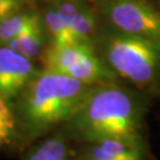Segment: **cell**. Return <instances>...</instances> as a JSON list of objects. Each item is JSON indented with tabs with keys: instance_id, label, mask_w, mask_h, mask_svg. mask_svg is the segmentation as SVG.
Returning a JSON list of instances; mask_svg holds the SVG:
<instances>
[{
	"instance_id": "6da1fadb",
	"label": "cell",
	"mask_w": 160,
	"mask_h": 160,
	"mask_svg": "<svg viewBox=\"0 0 160 160\" xmlns=\"http://www.w3.org/2000/svg\"><path fill=\"white\" fill-rule=\"evenodd\" d=\"M151 96L121 82L97 84L64 125L86 143L142 137Z\"/></svg>"
},
{
	"instance_id": "7a4b0ae2",
	"label": "cell",
	"mask_w": 160,
	"mask_h": 160,
	"mask_svg": "<svg viewBox=\"0 0 160 160\" xmlns=\"http://www.w3.org/2000/svg\"><path fill=\"white\" fill-rule=\"evenodd\" d=\"M94 87L68 75L40 70L16 98L17 135L24 142H31L65 125Z\"/></svg>"
},
{
	"instance_id": "3957f363",
	"label": "cell",
	"mask_w": 160,
	"mask_h": 160,
	"mask_svg": "<svg viewBox=\"0 0 160 160\" xmlns=\"http://www.w3.org/2000/svg\"><path fill=\"white\" fill-rule=\"evenodd\" d=\"M92 44L119 80L151 97L160 96V44L118 31L102 22Z\"/></svg>"
},
{
	"instance_id": "277c9868",
	"label": "cell",
	"mask_w": 160,
	"mask_h": 160,
	"mask_svg": "<svg viewBox=\"0 0 160 160\" xmlns=\"http://www.w3.org/2000/svg\"><path fill=\"white\" fill-rule=\"evenodd\" d=\"M42 62L44 70L68 75L92 86L121 82L98 56L92 43L50 45L43 52Z\"/></svg>"
},
{
	"instance_id": "5b68a950",
	"label": "cell",
	"mask_w": 160,
	"mask_h": 160,
	"mask_svg": "<svg viewBox=\"0 0 160 160\" xmlns=\"http://www.w3.org/2000/svg\"><path fill=\"white\" fill-rule=\"evenodd\" d=\"M103 24L125 33L160 44V8L149 0H98Z\"/></svg>"
},
{
	"instance_id": "8992f818",
	"label": "cell",
	"mask_w": 160,
	"mask_h": 160,
	"mask_svg": "<svg viewBox=\"0 0 160 160\" xmlns=\"http://www.w3.org/2000/svg\"><path fill=\"white\" fill-rule=\"evenodd\" d=\"M39 71L30 58L0 45V97L10 102L17 98Z\"/></svg>"
},
{
	"instance_id": "52a82bcc",
	"label": "cell",
	"mask_w": 160,
	"mask_h": 160,
	"mask_svg": "<svg viewBox=\"0 0 160 160\" xmlns=\"http://www.w3.org/2000/svg\"><path fill=\"white\" fill-rule=\"evenodd\" d=\"M87 145L83 160H152L143 137L107 139Z\"/></svg>"
},
{
	"instance_id": "ba28073f",
	"label": "cell",
	"mask_w": 160,
	"mask_h": 160,
	"mask_svg": "<svg viewBox=\"0 0 160 160\" xmlns=\"http://www.w3.org/2000/svg\"><path fill=\"white\" fill-rule=\"evenodd\" d=\"M43 43H44V31H43L42 18H39L25 32L16 37L14 39L10 40L6 46L31 59L40 53L43 49Z\"/></svg>"
},
{
	"instance_id": "9c48e42d",
	"label": "cell",
	"mask_w": 160,
	"mask_h": 160,
	"mask_svg": "<svg viewBox=\"0 0 160 160\" xmlns=\"http://www.w3.org/2000/svg\"><path fill=\"white\" fill-rule=\"evenodd\" d=\"M25 160H72V153L64 137L57 134L33 147Z\"/></svg>"
},
{
	"instance_id": "30bf717a",
	"label": "cell",
	"mask_w": 160,
	"mask_h": 160,
	"mask_svg": "<svg viewBox=\"0 0 160 160\" xmlns=\"http://www.w3.org/2000/svg\"><path fill=\"white\" fill-rule=\"evenodd\" d=\"M44 22H45L46 30L51 39L50 45L59 46L76 43L70 26L61 16V13L58 12L57 7L53 5V2H51L46 8Z\"/></svg>"
},
{
	"instance_id": "8fae6325",
	"label": "cell",
	"mask_w": 160,
	"mask_h": 160,
	"mask_svg": "<svg viewBox=\"0 0 160 160\" xmlns=\"http://www.w3.org/2000/svg\"><path fill=\"white\" fill-rule=\"evenodd\" d=\"M40 16L36 12H17L0 23V45H6L10 40L31 28Z\"/></svg>"
},
{
	"instance_id": "7c38bea8",
	"label": "cell",
	"mask_w": 160,
	"mask_h": 160,
	"mask_svg": "<svg viewBox=\"0 0 160 160\" xmlns=\"http://www.w3.org/2000/svg\"><path fill=\"white\" fill-rule=\"evenodd\" d=\"M0 123L17 135V120L10 101L0 97Z\"/></svg>"
},
{
	"instance_id": "4fadbf2b",
	"label": "cell",
	"mask_w": 160,
	"mask_h": 160,
	"mask_svg": "<svg viewBox=\"0 0 160 160\" xmlns=\"http://www.w3.org/2000/svg\"><path fill=\"white\" fill-rule=\"evenodd\" d=\"M29 0H0V23L12 14L19 12Z\"/></svg>"
},
{
	"instance_id": "5bb4252c",
	"label": "cell",
	"mask_w": 160,
	"mask_h": 160,
	"mask_svg": "<svg viewBox=\"0 0 160 160\" xmlns=\"http://www.w3.org/2000/svg\"><path fill=\"white\" fill-rule=\"evenodd\" d=\"M12 139H13L12 135H10V134H7V133H4V132L0 131V147H2V146H6V145L11 143Z\"/></svg>"
},
{
	"instance_id": "9a60e30c",
	"label": "cell",
	"mask_w": 160,
	"mask_h": 160,
	"mask_svg": "<svg viewBox=\"0 0 160 160\" xmlns=\"http://www.w3.org/2000/svg\"><path fill=\"white\" fill-rule=\"evenodd\" d=\"M0 131H1V132H4V133H7V134H10V135H12V137H13V138L16 137V134H14L13 132H11V131H10V129H7V128H6L5 126H2L1 123H0Z\"/></svg>"
},
{
	"instance_id": "2e32d148",
	"label": "cell",
	"mask_w": 160,
	"mask_h": 160,
	"mask_svg": "<svg viewBox=\"0 0 160 160\" xmlns=\"http://www.w3.org/2000/svg\"><path fill=\"white\" fill-rule=\"evenodd\" d=\"M157 5H158V7L160 8V0H158V4H157Z\"/></svg>"
},
{
	"instance_id": "e0dca14e",
	"label": "cell",
	"mask_w": 160,
	"mask_h": 160,
	"mask_svg": "<svg viewBox=\"0 0 160 160\" xmlns=\"http://www.w3.org/2000/svg\"><path fill=\"white\" fill-rule=\"evenodd\" d=\"M92 2H95V4H96V2L98 1V0H92Z\"/></svg>"
}]
</instances>
